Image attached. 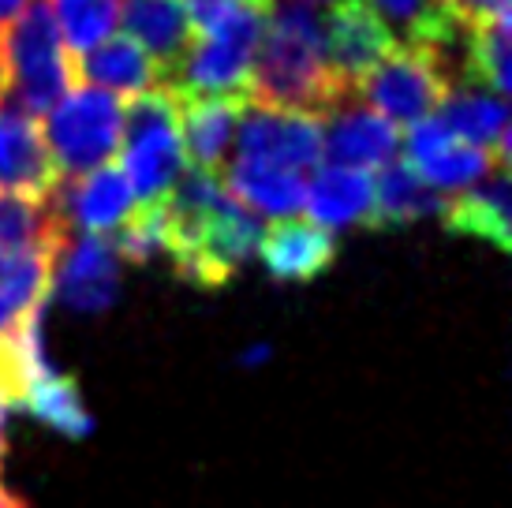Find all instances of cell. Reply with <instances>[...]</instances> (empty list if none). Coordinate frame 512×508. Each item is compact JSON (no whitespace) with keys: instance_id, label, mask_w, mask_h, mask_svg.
I'll return each instance as SVG.
<instances>
[{"instance_id":"f1b7e54d","label":"cell","mask_w":512,"mask_h":508,"mask_svg":"<svg viewBox=\"0 0 512 508\" xmlns=\"http://www.w3.org/2000/svg\"><path fill=\"white\" fill-rule=\"evenodd\" d=\"M441 8L456 23L460 34L509 19V0H441Z\"/></svg>"},{"instance_id":"30bf717a","label":"cell","mask_w":512,"mask_h":508,"mask_svg":"<svg viewBox=\"0 0 512 508\" xmlns=\"http://www.w3.org/2000/svg\"><path fill=\"white\" fill-rule=\"evenodd\" d=\"M400 131L393 120H385L367 101L348 94L341 105H333L322 124V157L337 169H385L397 161Z\"/></svg>"},{"instance_id":"2e32d148","label":"cell","mask_w":512,"mask_h":508,"mask_svg":"<svg viewBox=\"0 0 512 508\" xmlns=\"http://www.w3.org/2000/svg\"><path fill=\"white\" fill-rule=\"evenodd\" d=\"M180 101V142L195 172L221 176L228 165L232 131L251 98H176Z\"/></svg>"},{"instance_id":"7a4b0ae2","label":"cell","mask_w":512,"mask_h":508,"mask_svg":"<svg viewBox=\"0 0 512 508\" xmlns=\"http://www.w3.org/2000/svg\"><path fill=\"white\" fill-rule=\"evenodd\" d=\"M348 94L352 86L329 68L318 15L296 0L273 4L251 64V101L326 116Z\"/></svg>"},{"instance_id":"8fae6325","label":"cell","mask_w":512,"mask_h":508,"mask_svg":"<svg viewBox=\"0 0 512 508\" xmlns=\"http://www.w3.org/2000/svg\"><path fill=\"white\" fill-rule=\"evenodd\" d=\"M120 254L109 236H68L57 258V292L60 303L79 314H98L120 292Z\"/></svg>"},{"instance_id":"52a82bcc","label":"cell","mask_w":512,"mask_h":508,"mask_svg":"<svg viewBox=\"0 0 512 508\" xmlns=\"http://www.w3.org/2000/svg\"><path fill=\"white\" fill-rule=\"evenodd\" d=\"M236 157L307 176L322 165V116L251 101L240 116Z\"/></svg>"},{"instance_id":"d4e9b609","label":"cell","mask_w":512,"mask_h":508,"mask_svg":"<svg viewBox=\"0 0 512 508\" xmlns=\"http://www.w3.org/2000/svg\"><path fill=\"white\" fill-rule=\"evenodd\" d=\"M34 419H42L45 426H53L64 438H90L94 430V419L83 404V393H79V381L72 374H60L57 367H45L42 374H34L23 389V404Z\"/></svg>"},{"instance_id":"d6a6232c","label":"cell","mask_w":512,"mask_h":508,"mask_svg":"<svg viewBox=\"0 0 512 508\" xmlns=\"http://www.w3.org/2000/svg\"><path fill=\"white\" fill-rule=\"evenodd\" d=\"M296 4H333V0H296Z\"/></svg>"},{"instance_id":"5bb4252c","label":"cell","mask_w":512,"mask_h":508,"mask_svg":"<svg viewBox=\"0 0 512 508\" xmlns=\"http://www.w3.org/2000/svg\"><path fill=\"white\" fill-rule=\"evenodd\" d=\"M512 202H509V165H498L486 172L479 184L464 187L449 195L445 210H441V225L453 236H471L501 254L512 251Z\"/></svg>"},{"instance_id":"ffe728a7","label":"cell","mask_w":512,"mask_h":508,"mask_svg":"<svg viewBox=\"0 0 512 508\" xmlns=\"http://www.w3.org/2000/svg\"><path fill=\"white\" fill-rule=\"evenodd\" d=\"M445 131H453L460 142L490 150L509 161V105L505 98L479 90L468 83H453L434 116Z\"/></svg>"},{"instance_id":"ba28073f","label":"cell","mask_w":512,"mask_h":508,"mask_svg":"<svg viewBox=\"0 0 512 508\" xmlns=\"http://www.w3.org/2000/svg\"><path fill=\"white\" fill-rule=\"evenodd\" d=\"M318 23H322V45H326L329 68L348 86H356L367 71H374L397 49L393 27L367 0H333L329 12L318 15Z\"/></svg>"},{"instance_id":"277c9868","label":"cell","mask_w":512,"mask_h":508,"mask_svg":"<svg viewBox=\"0 0 512 508\" xmlns=\"http://www.w3.org/2000/svg\"><path fill=\"white\" fill-rule=\"evenodd\" d=\"M120 172L128 176L135 206H157L187 172L180 142V101L169 86L128 98L120 127Z\"/></svg>"},{"instance_id":"7c38bea8","label":"cell","mask_w":512,"mask_h":508,"mask_svg":"<svg viewBox=\"0 0 512 508\" xmlns=\"http://www.w3.org/2000/svg\"><path fill=\"white\" fill-rule=\"evenodd\" d=\"M57 187L60 172L45 146L42 120L0 101V191H23V195L45 198Z\"/></svg>"},{"instance_id":"4316f807","label":"cell","mask_w":512,"mask_h":508,"mask_svg":"<svg viewBox=\"0 0 512 508\" xmlns=\"http://www.w3.org/2000/svg\"><path fill=\"white\" fill-rule=\"evenodd\" d=\"M382 19H393L412 45H438V49H453L456 23L445 15L441 0H367Z\"/></svg>"},{"instance_id":"484cf974","label":"cell","mask_w":512,"mask_h":508,"mask_svg":"<svg viewBox=\"0 0 512 508\" xmlns=\"http://www.w3.org/2000/svg\"><path fill=\"white\" fill-rule=\"evenodd\" d=\"M509 60V19L468 30L464 34V57H460V83L479 86V90H490V94L505 98L512 86Z\"/></svg>"},{"instance_id":"7402d4cb","label":"cell","mask_w":512,"mask_h":508,"mask_svg":"<svg viewBox=\"0 0 512 508\" xmlns=\"http://www.w3.org/2000/svg\"><path fill=\"white\" fill-rule=\"evenodd\" d=\"M72 225L53 195H23V191H0V251H42L64 247Z\"/></svg>"},{"instance_id":"83f0119b","label":"cell","mask_w":512,"mask_h":508,"mask_svg":"<svg viewBox=\"0 0 512 508\" xmlns=\"http://www.w3.org/2000/svg\"><path fill=\"white\" fill-rule=\"evenodd\" d=\"M60 23L64 45L72 53H86L105 42L120 23V0H53L49 4Z\"/></svg>"},{"instance_id":"1f68e13d","label":"cell","mask_w":512,"mask_h":508,"mask_svg":"<svg viewBox=\"0 0 512 508\" xmlns=\"http://www.w3.org/2000/svg\"><path fill=\"white\" fill-rule=\"evenodd\" d=\"M8 404H4V400H0V460H4V423H8Z\"/></svg>"},{"instance_id":"cb8c5ba5","label":"cell","mask_w":512,"mask_h":508,"mask_svg":"<svg viewBox=\"0 0 512 508\" xmlns=\"http://www.w3.org/2000/svg\"><path fill=\"white\" fill-rule=\"evenodd\" d=\"M449 195L423 184L404 161H389L378 169L374 180V206H370V232H389V228H408L423 217H441Z\"/></svg>"},{"instance_id":"8992f818","label":"cell","mask_w":512,"mask_h":508,"mask_svg":"<svg viewBox=\"0 0 512 508\" xmlns=\"http://www.w3.org/2000/svg\"><path fill=\"white\" fill-rule=\"evenodd\" d=\"M445 53L449 49L438 45H397L378 68L352 86V94L393 124H419L453 90V68Z\"/></svg>"},{"instance_id":"d6986e66","label":"cell","mask_w":512,"mask_h":508,"mask_svg":"<svg viewBox=\"0 0 512 508\" xmlns=\"http://www.w3.org/2000/svg\"><path fill=\"white\" fill-rule=\"evenodd\" d=\"M124 30L131 42H139L157 60V68L165 71V79L172 83V75L180 71L187 60L191 45H195V27L187 19L180 0H124ZM165 83V86H169Z\"/></svg>"},{"instance_id":"f546056e","label":"cell","mask_w":512,"mask_h":508,"mask_svg":"<svg viewBox=\"0 0 512 508\" xmlns=\"http://www.w3.org/2000/svg\"><path fill=\"white\" fill-rule=\"evenodd\" d=\"M30 0H0V38H4V30L12 27L15 19L23 15V8H27Z\"/></svg>"},{"instance_id":"6da1fadb","label":"cell","mask_w":512,"mask_h":508,"mask_svg":"<svg viewBox=\"0 0 512 508\" xmlns=\"http://www.w3.org/2000/svg\"><path fill=\"white\" fill-rule=\"evenodd\" d=\"M169 213V243L165 258L176 277L195 288L214 292L232 281L243 258L258 247L262 221L243 202L228 195L221 176L187 169L184 180L165 198Z\"/></svg>"},{"instance_id":"44dd1931","label":"cell","mask_w":512,"mask_h":508,"mask_svg":"<svg viewBox=\"0 0 512 508\" xmlns=\"http://www.w3.org/2000/svg\"><path fill=\"white\" fill-rule=\"evenodd\" d=\"M303 206L314 225L333 236L344 228H367L370 206H374V180H370V172L322 165V169H314V180L307 184Z\"/></svg>"},{"instance_id":"4dcf8cb0","label":"cell","mask_w":512,"mask_h":508,"mask_svg":"<svg viewBox=\"0 0 512 508\" xmlns=\"http://www.w3.org/2000/svg\"><path fill=\"white\" fill-rule=\"evenodd\" d=\"M0 508H27V505H23V497H15L12 490L0 482Z\"/></svg>"},{"instance_id":"9c48e42d","label":"cell","mask_w":512,"mask_h":508,"mask_svg":"<svg viewBox=\"0 0 512 508\" xmlns=\"http://www.w3.org/2000/svg\"><path fill=\"white\" fill-rule=\"evenodd\" d=\"M404 157H408L404 165H408L423 184L441 191V195H456V191H464V187L479 184L486 172H494L498 165H509L505 157L460 142L453 131H445L434 116L408 127Z\"/></svg>"},{"instance_id":"e0dca14e","label":"cell","mask_w":512,"mask_h":508,"mask_svg":"<svg viewBox=\"0 0 512 508\" xmlns=\"http://www.w3.org/2000/svg\"><path fill=\"white\" fill-rule=\"evenodd\" d=\"M75 75H83L90 86L116 94V98H139L169 83L165 71L157 68V60L139 42H131L128 34H109L94 49L79 53Z\"/></svg>"},{"instance_id":"9a60e30c","label":"cell","mask_w":512,"mask_h":508,"mask_svg":"<svg viewBox=\"0 0 512 508\" xmlns=\"http://www.w3.org/2000/svg\"><path fill=\"white\" fill-rule=\"evenodd\" d=\"M57 198L64 217H68V225H79L86 236L116 232L131 217V210H135V195H131L128 176L113 161L94 172H83L75 180H60Z\"/></svg>"},{"instance_id":"603a6c76","label":"cell","mask_w":512,"mask_h":508,"mask_svg":"<svg viewBox=\"0 0 512 508\" xmlns=\"http://www.w3.org/2000/svg\"><path fill=\"white\" fill-rule=\"evenodd\" d=\"M221 184L251 213H270V217H292L296 210H303V198H307V176L262 165V161H243V157L228 161Z\"/></svg>"},{"instance_id":"3957f363","label":"cell","mask_w":512,"mask_h":508,"mask_svg":"<svg viewBox=\"0 0 512 508\" xmlns=\"http://www.w3.org/2000/svg\"><path fill=\"white\" fill-rule=\"evenodd\" d=\"M0 79L4 98L19 113L42 120L75 83L72 49L64 45L49 0H30L23 15L0 38Z\"/></svg>"},{"instance_id":"5b68a950","label":"cell","mask_w":512,"mask_h":508,"mask_svg":"<svg viewBox=\"0 0 512 508\" xmlns=\"http://www.w3.org/2000/svg\"><path fill=\"white\" fill-rule=\"evenodd\" d=\"M124 101L98 86H72L45 113V146L53 154L60 180H75L83 172L109 165L120 150Z\"/></svg>"},{"instance_id":"ac0fdd59","label":"cell","mask_w":512,"mask_h":508,"mask_svg":"<svg viewBox=\"0 0 512 508\" xmlns=\"http://www.w3.org/2000/svg\"><path fill=\"white\" fill-rule=\"evenodd\" d=\"M60 251L64 247L0 251V344H8L19 333V325L45 307Z\"/></svg>"},{"instance_id":"4fadbf2b","label":"cell","mask_w":512,"mask_h":508,"mask_svg":"<svg viewBox=\"0 0 512 508\" xmlns=\"http://www.w3.org/2000/svg\"><path fill=\"white\" fill-rule=\"evenodd\" d=\"M255 251L262 254V266H266V273H270L273 281L307 284L314 277H322L337 262L341 243H337L333 232L318 228L314 221L285 217L277 225L262 228Z\"/></svg>"},{"instance_id":"836d02e7","label":"cell","mask_w":512,"mask_h":508,"mask_svg":"<svg viewBox=\"0 0 512 508\" xmlns=\"http://www.w3.org/2000/svg\"><path fill=\"white\" fill-rule=\"evenodd\" d=\"M0 98H4V79H0Z\"/></svg>"}]
</instances>
